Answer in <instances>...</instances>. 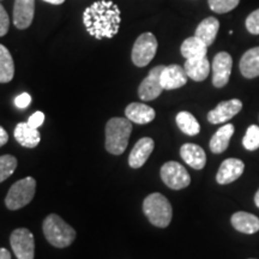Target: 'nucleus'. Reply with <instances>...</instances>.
I'll list each match as a JSON object with an SVG mask.
<instances>
[{"label":"nucleus","mask_w":259,"mask_h":259,"mask_svg":"<svg viewBox=\"0 0 259 259\" xmlns=\"http://www.w3.org/2000/svg\"><path fill=\"white\" fill-rule=\"evenodd\" d=\"M121 16L118 5L111 0H99L85 9L83 23L87 31L97 40L112 38L120 27Z\"/></svg>","instance_id":"obj_1"},{"label":"nucleus","mask_w":259,"mask_h":259,"mask_svg":"<svg viewBox=\"0 0 259 259\" xmlns=\"http://www.w3.org/2000/svg\"><path fill=\"white\" fill-rule=\"evenodd\" d=\"M132 121L127 118H112L106 125V149L112 155L124 154L132 134Z\"/></svg>","instance_id":"obj_2"},{"label":"nucleus","mask_w":259,"mask_h":259,"mask_svg":"<svg viewBox=\"0 0 259 259\" xmlns=\"http://www.w3.org/2000/svg\"><path fill=\"white\" fill-rule=\"evenodd\" d=\"M42 229L47 241L58 248L69 247L76 239V231L57 213H51L45 219Z\"/></svg>","instance_id":"obj_3"},{"label":"nucleus","mask_w":259,"mask_h":259,"mask_svg":"<svg viewBox=\"0 0 259 259\" xmlns=\"http://www.w3.org/2000/svg\"><path fill=\"white\" fill-rule=\"evenodd\" d=\"M143 212L151 225L158 228L169 226L173 218V209L166 197L161 193L149 194L143 202Z\"/></svg>","instance_id":"obj_4"},{"label":"nucleus","mask_w":259,"mask_h":259,"mask_svg":"<svg viewBox=\"0 0 259 259\" xmlns=\"http://www.w3.org/2000/svg\"><path fill=\"white\" fill-rule=\"evenodd\" d=\"M36 191V180L32 177H27L18 180L10 187L6 194L5 204L9 210H18L24 208L31 202Z\"/></svg>","instance_id":"obj_5"},{"label":"nucleus","mask_w":259,"mask_h":259,"mask_svg":"<svg viewBox=\"0 0 259 259\" xmlns=\"http://www.w3.org/2000/svg\"><path fill=\"white\" fill-rule=\"evenodd\" d=\"M157 40L151 32H144L136 40L132 48V61L136 66L144 67L150 64L157 51Z\"/></svg>","instance_id":"obj_6"},{"label":"nucleus","mask_w":259,"mask_h":259,"mask_svg":"<svg viewBox=\"0 0 259 259\" xmlns=\"http://www.w3.org/2000/svg\"><path fill=\"white\" fill-rule=\"evenodd\" d=\"M161 179L171 190H183L190 185L191 177L179 162H166L161 168Z\"/></svg>","instance_id":"obj_7"},{"label":"nucleus","mask_w":259,"mask_h":259,"mask_svg":"<svg viewBox=\"0 0 259 259\" xmlns=\"http://www.w3.org/2000/svg\"><path fill=\"white\" fill-rule=\"evenodd\" d=\"M10 245L17 259H34L35 240L34 235L29 229H15L10 236Z\"/></svg>","instance_id":"obj_8"},{"label":"nucleus","mask_w":259,"mask_h":259,"mask_svg":"<svg viewBox=\"0 0 259 259\" xmlns=\"http://www.w3.org/2000/svg\"><path fill=\"white\" fill-rule=\"evenodd\" d=\"M163 69V65L155 66L154 69L150 70V72L143 79V82L141 83L138 88V95L143 101H153L163 92L161 84V73Z\"/></svg>","instance_id":"obj_9"},{"label":"nucleus","mask_w":259,"mask_h":259,"mask_svg":"<svg viewBox=\"0 0 259 259\" xmlns=\"http://www.w3.org/2000/svg\"><path fill=\"white\" fill-rule=\"evenodd\" d=\"M233 59L227 52H220L212 61V84L216 88H223L228 83L232 73Z\"/></svg>","instance_id":"obj_10"},{"label":"nucleus","mask_w":259,"mask_h":259,"mask_svg":"<svg viewBox=\"0 0 259 259\" xmlns=\"http://www.w3.org/2000/svg\"><path fill=\"white\" fill-rule=\"evenodd\" d=\"M242 108V102L238 99L229 100V101L220 102L216 108L208 113V120L210 124H222L231 120L232 118L238 114Z\"/></svg>","instance_id":"obj_11"},{"label":"nucleus","mask_w":259,"mask_h":259,"mask_svg":"<svg viewBox=\"0 0 259 259\" xmlns=\"http://www.w3.org/2000/svg\"><path fill=\"white\" fill-rule=\"evenodd\" d=\"M187 74L184 67L180 65L173 64L164 66L161 73V84L163 90L179 89L187 83Z\"/></svg>","instance_id":"obj_12"},{"label":"nucleus","mask_w":259,"mask_h":259,"mask_svg":"<svg viewBox=\"0 0 259 259\" xmlns=\"http://www.w3.org/2000/svg\"><path fill=\"white\" fill-rule=\"evenodd\" d=\"M245 170L244 162L239 158H227L222 162L216 176V181L220 185H227L238 180Z\"/></svg>","instance_id":"obj_13"},{"label":"nucleus","mask_w":259,"mask_h":259,"mask_svg":"<svg viewBox=\"0 0 259 259\" xmlns=\"http://www.w3.org/2000/svg\"><path fill=\"white\" fill-rule=\"evenodd\" d=\"M35 12V0H15L14 24L17 29L30 27Z\"/></svg>","instance_id":"obj_14"},{"label":"nucleus","mask_w":259,"mask_h":259,"mask_svg":"<svg viewBox=\"0 0 259 259\" xmlns=\"http://www.w3.org/2000/svg\"><path fill=\"white\" fill-rule=\"evenodd\" d=\"M155 147L154 141L150 137L141 138L135 144L134 149L131 150L128 156V164L131 168H141L144 166L148 161L149 156L153 153Z\"/></svg>","instance_id":"obj_15"},{"label":"nucleus","mask_w":259,"mask_h":259,"mask_svg":"<svg viewBox=\"0 0 259 259\" xmlns=\"http://www.w3.org/2000/svg\"><path fill=\"white\" fill-rule=\"evenodd\" d=\"M125 115L130 121L139 125H145L154 120L156 113L150 106L139 102H132L126 107Z\"/></svg>","instance_id":"obj_16"},{"label":"nucleus","mask_w":259,"mask_h":259,"mask_svg":"<svg viewBox=\"0 0 259 259\" xmlns=\"http://www.w3.org/2000/svg\"><path fill=\"white\" fill-rule=\"evenodd\" d=\"M181 158L194 169H203L206 163V155L199 145L186 143L180 149Z\"/></svg>","instance_id":"obj_17"},{"label":"nucleus","mask_w":259,"mask_h":259,"mask_svg":"<svg viewBox=\"0 0 259 259\" xmlns=\"http://www.w3.org/2000/svg\"><path fill=\"white\" fill-rule=\"evenodd\" d=\"M15 139L22 147L35 148L41 141V134L37 128L30 127L28 122H19L15 128Z\"/></svg>","instance_id":"obj_18"},{"label":"nucleus","mask_w":259,"mask_h":259,"mask_svg":"<svg viewBox=\"0 0 259 259\" xmlns=\"http://www.w3.org/2000/svg\"><path fill=\"white\" fill-rule=\"evenodd\" d=\"M231 222L236 231L245 234H254L259 231V219L252 213L245 211L233 213Z\"/></svg>","instance_id":"obj_19"},{"label":"nucleus","mask_w":259,"mask_h":259,"mask_svg":"<svg viewBox=\"0 0 259 259\" xmlns=\"http://www.w3.org/2000/svg\"><path fill=\"white\" fill-rule=\"evenodd\" d=\"M184 69L187 77L196 82H203L210 73V63L208 58H198V59H186Z\"/></svg>","instance_id":"obj_20"},{"label":"nucleus","mask_w":259,"mask_h":259,"mask_svg":"<svg viewBox=\"0 0 259 259\" xmlns=\"http://www.w3.org/2000/svg\"><path fill=\"white\" fill-rule=\"evenodd\" d=\"M220 29V22L215 17H208L200 22L194 32V36L202 40L206 46H211Z\"/></svg>","instance_id":"obj_21"},{"label":"nucleus","mask_w":259,"mask_h":259,"mask_svg":"<svg viewBox=\"0 0 259 259\" xmlns=\"http://www.w3.org/2000/svg\"><path fill=\"white\" fill-rule=\"evenodd\" d=\"M240 71L245 78H255L259 76V47L248 50L240 60Z\"/></svg>","instance_id":"obj_22"},{"label":"nucleus","mask_w":259,"mask_h":259,"mask_svg":"<svg viewBox=\"0 0 259 259\" xmlns=\"http://www.w3.org/2000/svg\"><path fill=\"white\" fill-rule=\"evenodd\" d=\"M233 135H234V126L232 124H227L220 127L216 131V134L212 136V138L210 139V150L213 154H221L226 151Z\"/></svg>","instance_id":"obj_23"},{"label":"nucleus","mask_w":259,"mask_h":259,"mask_svg":"<svg viewBox=\"0 0 259 259\" xmlns=\"http://www.w3.org/2000/svg\"><path fill=\"white\" fill-rule=\"evenodd\" d=\"M181 56L186 59H198V58L206 57L208 46L198 37L192 36L186 38L181 45Z\"/></svg>","instance_id":"obj_24"},{"label":"nucleus","mask_w":259,"mask_h":259,"mask_svg":"<svg viewBox=\"0 0 259 259\" xmlns=\"http://www.w3.org/2000/svg\"><path fill=\"white\" fill-rule=\"evenodd\" d=\"M15 76V64L10 51L0 45V83L11 82Z\"/></svg>","instance_id":"obj_25"},{"label":"nucleus","mask_w":259,"mask_h":259,"mask_svg":"<svg viewBox=\"0 0 259 259\" xmlns=\"http://www.w3.org/2000/svg\"><path fill=\"white\" fill-rule=\"evenodd\" d=\"M178 127L181 130V132L187 136H196L199 134L200 125L197 121V119L191 114L190 112H180L176 118Z\"/></svg>","instance_id":"obj_26"},{"label":"nucleus","mask_w":259,"mask_h":259,"mask_svg":"<svg viewBox=\"0 0 259 259\" xmlns=\"http://www.w3.org/2000/svg\"><path fill=\"white\" fill-rule=\"evenodd\" d=\"M17 168V158L12 155L0 156V183L9 179Z\"/></svg>","instance_id":"obj_27"},{"label":"nucleus","mask_w":259,"mask_h":259,"mask_svg":"<svg viewBox=\"0 0 259 259\" xmlns=\"http://www.w3.org/2000/svg\"><path fill=\"white\" fill-rule=\"evenodd\" d=\"M242 145L247 150L253 151L259 148V127L257 125H251L242 138Z\"/></svg>","instance_id":"obj_28"},{"label":"nucleus","mask_w":259,"mask_h":259,"mask_svg":"<svg viewBox=\"0 0 259 259\" xmlns=\"http://www.w3.org/2000/svg\"><path fill=\"white\" fill-rule=\"evenodd\" d=\"M210 10L216 14H227L239 5L240 0H208Z\"/></svg>","instance_id":"obj_29"},{"label":"nucleus","mask_w":259,"mask_h":259,"mask_svg":"<svg viewBox=\"0 0 259 259\" xmlns=\"http://www.w3.org/2000/svg\"><path fill=\"white\" fill-rule=\"evenodd\" d=\"M246 28L253 35H259V9L248 15L246 18Z\"/></svg>","instance_id":"obj_30"},{"label":"nucleus","mask_w":259,"mask_h":259,"mask_svg":"<svg viewBox=\"0 0 259 259\" xmlns=\"http://www.w3.org/2000/svg\"><path fill=\"white\" fill-rule=\"evenodd\" d=\"M10 28V19L9 15L4 9V6L0 4V37L5 36L8 34Z\"/></svg>","instance_id":"obj_31"},{"label":"nucleus","mask_w":259,"mask_h":259,"mask_svg":"<svg viewBox=\"0 0 259 259\" xmlns=\"http://www.w3.org/2000/svg\"><path fill=\"white\" fill-rule=\"evenodd\" d=\"M45 121V114L42 112H35L34 114L30 115V118L28 119V125L30 126V127H34V128H37L40 127V126L44 124Z\"/></svg>","instance_id":"obj_32"},{"label":"nucleus","mask_w":259,"mask_h":259,"mask_svg":"<svg viewBox=\"0 0 259 259\" xmlns=\"http://www.w3.org/2000/svg\"><path fill=\"white\" fill-rule=\"evenodd\" d=\"M30 103H31V96L29 95L28 93L21 94V95H18L15 99V105L21 109L27 108V107L30 105Z\"/></svg>","instance_id":"obj_33"},{"label":"nucleus","mask_w":259,"mask_h":259,"mask_svg":"<svg viewBox=\"0 0 259 259\" xmlns=\"http://www.w3.org/2000/svg\"><path fill=\"white\" fill-rule=\"evenodd\" d=\"M8 142H9L8 132L5 131L4 127H2V126H0V148H2L3 145H5Z\"/></svg>","instance_id":"obj_34"},{"label":"nucleus","mask_w":259,"mask_h":259,"mask_svg":"<svg viewBox=\"0 0 259 259\" xmlns=\"http://www.w3.org/2000/svg\"><path fill=\"white\" fill-rule=\"evenodd\" d=\"M0 259H11V253L6 248H0Z\"/></svg>","instance_id":"obj_35"},{"label":"nucleus","mask_w":259,"mask_h":259,"mask_svg":"<svg viewBox=\"0 0 259 259\" xmlns=\"http://www.w3.org/2000/svg\"><path fill=\"white\" fill-rule=\"evenodd\" d=\"M44 2L50 3V4H53V5H60L63 4L65 0H44Z\"/></svg>","instance_id":"obj_36"},{"label":"nucleus","mask_w":259,"mask_h":259,"mask_svg":"<svg viewBox=\"0 0 259 259\" xmlns=\"http://www.w3.org/2000/svg\"><path fill=\"white\" fill-rule=\"evenodd\" d=\"M254 203H255V205L259 208V190L257 191V193H255V196H254Z\"/></svg>","instance_id":"obj_37"}]
</instances>
